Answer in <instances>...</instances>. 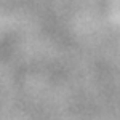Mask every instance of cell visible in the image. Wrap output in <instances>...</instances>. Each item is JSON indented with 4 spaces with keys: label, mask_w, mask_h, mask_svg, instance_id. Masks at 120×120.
Here are the masks:
<instances>
[]
</instances>
